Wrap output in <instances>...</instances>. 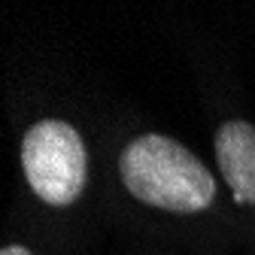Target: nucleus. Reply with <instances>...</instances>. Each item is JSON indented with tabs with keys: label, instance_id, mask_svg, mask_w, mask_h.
<instances>
[{
	"label": "nucleus",
	"instance_id": "nucleus-4",
	"mask_svg": "<svg viewBox=\"0 0 255 255\" xmlns=\"http://www.w3.org/2000/svg\"><path fill=\"white\" fill-rule=\"evenodd\" d=\"M0 255H34V249H27L21 243H6L3 249H0Z\"/></svg>",
	"mask_w": 255,
	"mask_h": 255
},
{
	"label": "nucleus",
	"instance_id": "nucleus-3",
	"mask_svg": "<svg viewBox=\"0 0 255 255\" xmlns=\"http://www.w3.org/2000/svg\"><path fill=\"white\" fill-rule=\"evenodd\" d=\"M219 173L234 204L255 207V125L246 119H228L213 137Z\"/></svg>",
	"mask_w": 255,
	"mask_h": 255
},
{
	"label": "nucleus",
	"instance_id": "nucleus-2",
	"mask_svg": "<svg viewBox=\"0 0 255 255\" xmlns=\"http://www.w3.org/2000/svg\"><path fill=\"white\" fill-rule=\"evenodd\" d=\"M18 161L37 201L49 207H70L85 195L88 149L76 125L67 119H37L21 137Z\"/></svg>",
	"mask_w": 255,
	"mask_h": 255
},
{
	"label": "nucleus",
	"instance_id": "nucleus-1",
	"mask_svg": "<svg viewBox=\"0 0 255 255\" xmlns=\"http://www.w3.org/2000/svg\"><path fill=\"white\" fill-rule=\"evenodd\" d=\"M119 179L137 204L173 216H198L216 204L213 170L179 140L146 131L119 152Z\"/></svg>",
	"mask_w": 255,
	"mask_h": 255
}]
</instances>
